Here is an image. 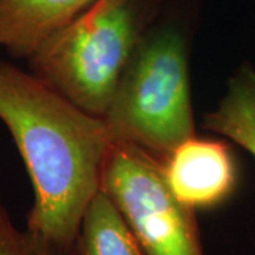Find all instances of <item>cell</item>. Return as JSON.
Segmentation results:
<instances>
[{
    "mask_svg": "<svg viewBox=\"0 0 255 255\" xmlns=\"http://www.w3.org/2000/svg\"><path fill=\"white\" fill-rule=\"evenodd\" d=\"M0 121L31 180L26 230L47 255H70L82 217L101 190L112 145L108 127L30 71L0 63Z\"/></svg>",
    "mask_w": 255,
    "mask_h": 255,
    "instance_id": "6da1fadb",
    "label": "cell"
},
{
    "mask_svg": "<svg viewBox=\"0 0 255 255\" xmlns=\"http://www.w3.org/2000/svg\"><path fill=\"white\" fill-rule=\"evenodd\" d=\"M197 0H164L128 61L104 115L112 143L157 160L196 135L189 54Z\"/></svg>",
    "mask_w": 255,
    "mask_h": 255,
    "instance_id": "7a4b0ae2",
    "label": "cell"
},
{
    "mask_svg": "<svg viewBox=\"0 0 255 255\" xmlns=\"http://www.w3.org/2000/svg\"><path fill=\"white\" fill-rule=\"evenodd\" d=\"M164 0H95L27 58L30 73L104 118L128 61Z\"/></svg>",
    "mask_w": 255,
    "mask_h": 255,
    "instance_id": "3957f363",
    "label": "cell"
},
{
    "mask_svg": "<svg viewBox=\"0 0 255 255\" xmlns=\"http://www.w3.org/2000/svg\"><path fill=\"white\" fill-rule=\"evenodd\" d=\"M101 190L118 207L146 255H204L196 211L174 199L159 160L139 146L111 145Z\"/></svg>",
    "mask_w": 255,
    "mask_h": 255,
    "instance_id": "277c9868",
    "label": "cell"
},
{
    "mask_svg": "<svg viewBox=\"0 0 255 255\" xmlns=\"http://www.w3.org/2000/svg\"><path fill=\"white\" fill-rule=\"evenodd\" d=\"M159 163L174 199L193 211L216 209L237 190V162L231 147L223 140L194 135Z\"/></svg>",
    "mask_w": 255,
    "mask_h": 255,
    "instance_id": "5b68a950",
    "label": "cell"
},
{
    "mask_svg": "<svg viewBox=\"0 0 255 255\" xmlns=\"http://www.w3.org/2000/svg\"><path fill=\"white\" fill-rule=\"evenodd\" d=\"M95 0H0V46L27 60L54 31Z\"/></svg>",
    "mask_w": 255,
    "mask_h": 255,
    "instance_id": "8992f818",
    "label": "cell"
},
{
    "mask_svg": "<svg viewBox=\"0 0 255 255\" xmlns=\"http://www.w3.org/2000/svg\"><path fill=\"white\" fill-rule=\"evenodd\" d=\"M70 255H146L118 207L104 190L82 217Z\"/></svg>",
    "mask_w": 255,
    "mask_h": 255,
    "instance_id": "52a82bcc",
    "label": "cell"
},
{
    "mask_svg": "<svg viewBox=\"0 0 255 255\" xmlns=\"http://www.w3.org/2000/svg\"><path fill=\"white\" fill-rule=\"evenodd\" d=\"M203 125L231 139L255 157V68L244 63L227 82L217 108L204 115Z\"/></svg>",
    "mask_w": 255,
    "mask_h": 255,
    "instance_id": "ba28073f",
    "label": "cell"
},
{
    "mask_svg": "<svg viewBox=\"0 0 255 255\" xmlns=\"http://www.w3.org/2000/svg\"><path fill=\"white\" fill-rule=\"evenodd\" d=\"M0 255H47L27 230H18L0 194Z\"/></svg>",
    "mask_w": 255,
    "mask_h": 255,
    "instance_id": "9c48e42d",
    "label": "cell"
}]
</instances>
